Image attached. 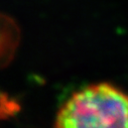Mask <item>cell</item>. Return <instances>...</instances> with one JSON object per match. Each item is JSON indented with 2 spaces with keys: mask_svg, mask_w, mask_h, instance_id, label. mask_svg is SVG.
I'll list each match as a JSON object with an SVG mask.
<instances>
[{
  "mask_svg": "<svg viewBox=\"0 0 128 128\" xmlns=\"http://www.w3.org/2000/svg\"><path fill=\"white\" fill-rule=\"evenodd\" d=\"M54 128H128V94L109 83L88 85L58 109Z\"/></svg>",
  "mask_w": 128,
  "mask_h": 128,
  "instance_id": "6da1fadb",
  "label": "cell"
},
{
  "mask_svg": "<svg viewBox=\"0 0 128 128\" xmlns=\"http://www.w3.org/2000/svg\"><path fill=\"white\" fill-rule=\"evenodd\" d=\"M20 38L17 22L11 16L0 12V70L9 66L14 60Z\"/></svg>",
  "mask_w": 128,
  "mask_h": 128,
  "instance_id": "7a4b0ae2",
  "label": "cell"
}]
</instances>
